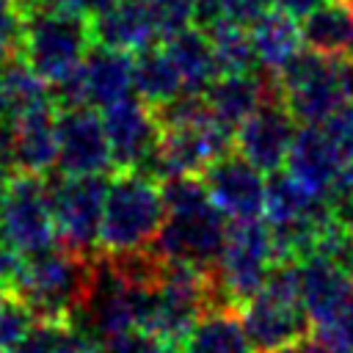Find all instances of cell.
I'll return each instance as SVG.
<instances>
[{
	"label": "cell",
	"instance_id": "cell-6",
	"mask_svg": "<svg viewBox=\"0 0 353 353\" xmlns=\"http://www.w3.org/2000/svg\"><path fill=\"white\" fill-rule=\"evenodd\" d=\"M25 17L22 58L41 80L58 83L80 69L85 52L94 44L91 19L50 8H25Z\"/></svg>",
	"mask_w": 353,
	"mask_h": 353
},
{
	"label": "cell",
	"instance_id": "cell-28",
	"mask_svg": "<svg viewBox=\"0 0 353 353\" xmlns=\"http://www.w3.org/2000/svg\"><path fill=\"white\" fill-rule=\"evenodd\" d=\"M25 19L28 17L19 0H0V63L22 55Z\"/></svg>",
	"mask_w": 353,
	"mask_h": 353
},
{
	"label": "cell",
	"instance_id": "cell-31",
	"mask_svg": "<svg viewBox=\"0 0 353 353\" xmlns=\"http://www.w3.org/2000/svg\"><path fill=\"white\" fill-rule=\"evenodd\" d=\"M323 130L328 132L339 154L345 160H353V99H347L334 116H328L323 121Z\"/></svg>",
	"mask_w": 353,
	"mask_h": 353
},
{
	"label": "cell",
	"instance_id": "cell-23",
	"mask_svg": "<svg viewBox=\"0 0 353 353\" xmlns=\"http://www.w3.org/2000/svg\"><path fill=\"white\" fill-rule=\"evenodd\" d=\"M251 41L259 58V66L268 72H279L301 47V25L295 22V17L270 8L268 14H262L251 28Z\"/></svg>",
	"mask_w": 353,
	"mask_h": 353
},
{
	"label": "cell",
	"instance_id": "cell-3",
	"mask_svg": "<svg viewBox=\"0 0 353 353\" xmlns=\"http://www.w3.org/2000/svg\"><path fill=\"white\" fill-rule=\"evenodd\" d=\"M165 223L160 179L146 171H116L108 182L99 251L130 254L149 248Z\"/></svg>",
	"mask_w": 353,
	"mask_h": 353
},
{
	"label": "cell",
	"instance_id": "cell-19",
	"mask_svg": "<svg viewBox=\"0 0 353 353\" xmlns=\"http://www.w3.org/2000/svg\"><path fill=\"white\" fill-rule=\"evenodd\" d=\"M85 105L88 108H110L132 91V55L121 50H110L102 44H91L80 63Z\"/></svg>",
	"mask_w": 353,
	"mask_h": 353
},
{
	"label": "cell",
	"instance_id": "cell-8",
	"mask_svg": "<svg viewBox=\"0 0 353 353\" xmlns=\"http://www.w3.org/2000/svg\"><path fill=\"white\" fill-rule=\"evenodd\" d=\"M0 237L17 245L25 256L58 243L44 176L17 174L0 188Z\"/></svg>",
	"mask_w": 353,
	"mask_h": 353
},
{
	"label": "cell",
	"instance_id": "cell-12",
	"mask_svg": "<svg viewBox=\"0 0 353 353\" xmlns=\"http://www.w3.org/2000/svg\"><path fill=\"white\" fill-rule=\"evenodd\" d=\"M265 171L245 160L237 149L226 152L201 171L210 199L232 221L259 218L265 212Z\"/></svg>",
	"mask_w": 353,
	"mask_h": 353
},
{
	"label": "cell",
	"instance_id": "cell-21",
	"mask_svg": "<svg viewBox=\"0 0 353 353\" xmlns=\"http://www.w3.org/2000/svg\"><path fill=\"white\" fill-rule=\"evenodd\" d=\"M165 52L168 58L174 61L179 77H182V88L185 91H193V94H204L210 88V83L221 74L218 72V61H215V50H212V41L210 36L190 25V28H182L176 33H171L165 39Z\"/></svg>",
	"mask_w": 353,
	"mask_h": 353
},
{
	"label": "cell",
	"instance_id": "cell-17",
	"mask_svg": "<svg viewBox=\"0 0 353 353\" xmlns=\"http://www.w3.org/2000/svg\"><path fill=\"white\" fill-rule=\"evenodd\" d=\"M91 36L94 44L132 55L157 44L160 30L146 0H116L110 8L91 19Z\"/></svg>",
	"mask_w": 353,
	"mask_h": 353
},
{
	"label": "cell",
	"instance_id": "cell-5",
	"mask_svg": "<svg viewBox=\"0 0 353 353\" xmlns=\"http://www.w3.org/2000/svg\"><path fill=\"white\" fill-rule=\"evenodd\" d=\"M50 207L58 229V243L69 251L97 256L102 212L108 196V174H61L58 168L44 176Z\"/></svg>",
	"mask_w": 353,
	"mask_h": 353
},
{
	"label": "cell",
	"instance_id": "cell-38",
	"mask_svg": "<svg viewBox=\"0 0 353 353\" xmlns=\"http://www.w3.org/2000/svg\"><path fill=\"white\" fill-rule=\"evenodd\" d=\"M342 268L347 270V276L353 279V245H350V251H347V256H345V262H342Z\"/></svg>",
	"mask_w": 353,
	"mask_h": 353
},
{
	"label": "cell",
	"instance_id": "cell-24",
	"mask_svg": "<svg viewBox=\"0 0 353 353\" xmlns=\"http://www.w3.org/2000/svg\"><path fill=\"white\" fill-rule=\"evenodd\" d=\"M182 77L168 58L165 47L152 44L146 50L132 52V94H138L152 108L182 94Z\"/></svg>",
	"mask_w": 353,
	"mask_h": 353
},
{
	"label": "cell",
	"instance_id": "cell-1",
	"mask_svg": "<svg viewBox=\"0 0 353 353\" xmlns=\"http://www.w3.org/2000/svg\"><path fill=\"white\" fill-rule=\"evenodd\" d=\"M165 223L152 243L163 259L212 268L229 237V221L210 199L201 174H174L160 179Z\"/></svg>",
	"mask_w": 353,
	"mask_h": 353
},
{
	"label": "cell",
	"instance_id": "cell-36",
	"mask_svg": "<svg viewBox=\"0 0 353 353\" xmlns=\"http://www.w3.org/2000/svg\"><path fill=\"white\" fill-rule=\"evenodd\" d=\"M8 116V102H6V85H3V72H0V119Z\"/></svg>",
	"mask_w": 353,
	"mask_h": 353
},
{
	"label": "cell",
	"instance_id": "cell-32",
	"mask_svg": "<svg viewBox=\"0 0 353 353\" xmlns=\"http://www.w3.org/2000/svg\"><path fill=\"white\" fill-rule=\"evenodd\" d=\"M113 3L116 0H33L28 8H50V11H63V14H77V17L94 19Z\"/></svg>",
	"mask_w": 353,
	"mask_h": 353
},
{
	"label": "cell",
	"instance_id": "cell-35",
	"mask_svg": "<svg viewBox=\"0 0 353 353\" xmlns=\"http://www.w3.org/2000/svg\"><path fill=\"white\" fill-rule=\"evenodd\" d=\"M323 3H328V0H273V8H279V11H284V14L295 17V19H303L306 14L320 8Z\"/></svg>",
	"mask_w": 353,
	"mask_h": 353
},
{
	"label": "cell",
	"instance_id": "cell-25",
	"mask_svg": "<svg viewBox=\"0 0 353 353\" xmlns=\"http://www.w3.org/2000/svg\"><path fill=\"white\" fill-rule=\"evenodd\" d=\"M212 41L215 50V61H218V72L221 74H243V72H256L259 58L251 41V30L248 25L234 22L232 17H223L221 22H215L210 30H204Z\"/></svg>",
	"mask_w": 353,
	"mask_h": 353
},
{
	"label": "cell",
	"instance_id": "cell-37",
	"mask_svg": "<svg viewBox=\"0 0 353 353\" xmlns=\"http://www.w3.org/2000/svg\"><path fill=\"white\" fill-rule=\"evenodd\" d=\"M345 80H347V97L353 99V63H345Z\"/></svg>",
	"mask_w": 353,
	"mask_h": 353
},
{
	"label": "cell",
	"instance_id": "cell-39",
	"mask_svg": "<svg viewBox=\"0 0 353 353\" xmlns=\"http://www.w3.org/2000/svg\"><path fill=\"white\" fill-rule=\"evenodd\" d=\"M6 295H8V290H6V284H3V281H0V301H3V298H6Z\"/></svg>",
	"mask_w": 353,
	"mask_h": 353
},
{
	"label": "cell",
	"instance_id": "cell-2",
	"mask_svg": "<svg viewBox=\"0 0 353 353\" xmlns=\"http://www.w3.org/2000/svg\"><path fill=\"white\" fill-rule=\"evenodd\" d=\"M97 256L55 243L28 256L22 276L8 292L17 295L36 320H74L91 295Z\"/></svg>",
	"mask_w": 353,
	"mask_h": 353
},
{
	"label": "cell",
	"instance_id": "cell-13",
	"mask_svg": "<svg viewBox=\"0 0 353 353\" xmlns=\"http://www.w3.org/2000/svg\"><path fill=\"white\" fill-rule=\"evenodd\" d=\"M61 174H108L113 168L102 116L94 108L58 110V165Z\"/></svg>",
	"mask_w": 353,
	"mask_h": 353
},
{
	"label": "cell",
	"instance_id": "cell-40",
	"mask_svg": "<svg viewBox=\"0 0 353 353\" xmlns=\"http://www.w3.org/2000/svg\"><path fill=\"white\" fill-rule=\"evenodd\" d=\"M19 3H22V8H28V6L33 3V0H19Z\"/></svg>",
	"mask_w": 353,
	"mask_h": 353
},
{
	"label": "cell",
	"instance_id": "cell-33",
	"mask_svg": "<svg viewBox=\"0 0 353 353\" xmlns=\"http://www.w3.org/2000/svg\"><path fill=\"white\" fill-rule=\"evenodd\" d=\"M17 174H19V163L14 149V124L11 119L8 121L0 119V188H6Z\"/></svg>",
	"mask_w": 353,
	"mask_h": 353
},
{
	"label": "cell",
	"instance_id": "cell-26",
	"mask_svg": "<svg viewBox=\"0 0 353 353\" xmlns=\"http://www.w3.org/2000/svg\"><path fill=\"white\" fill-rule=\"evenodd\" d=\"M0 72H3V85H6L8 119H17V116L36 110V108H44V105H52L50 83L41 80L22 55L0 63Z\"/></svg>",
	"mask_w": 353,
	"mask_h": 353
},
{
	"label": "cell",
	"instance_id": "cell-27",
	"mask_svg": "<svg viewBox=\"0 0 353 353\" xmlns=\"http://www.w3.org/2000/svg\"><path fill=\"white\" fill-rule=\"evenodd\" d=\"M33 323H36L33 312L17 295L8 292L0 301V353L14 350L25 339V334L30 331Z\"/></svg>",
	"mask_w": 353,
	"mask_h": 353
},
{
	"label": "cell",
	"instance_id": "cell-41",
	"mask_svg": "<svg viewBox=\"0 0 353 353\" xmlns=\"http://www.w3.org/2000/svg\"><path fill=\"white\" fill-rule=\"evenodd\" d=\"M8 353H19V347H14V350H8Z\"/></svg>",
	"mask_w": 353,
	"mask_h": 353
},
{
	"label": "cell",
	"instance_id": "cell-20",
	"mask_svg": "<svg viewBox=\"0 0 353 353\" xmlns=\"http://www.w3.org/2000/svg\"><path fill=\"white\" fill-rule=\"evenodd\" d=\"M303 47L339 61L353 63V3L328 0L301 19Z\"/></svg>",
	"mask_w": 353,
	"mask_h": 353
},
{
	"label": "cell",
	"instance_id": "cell-11",
	"mask_svg": "<svg viewBox=\"0 0 353 353\" xmlns=\"http://www.w3.org/2000/svg\"><path fill=\"white\" fill-rule=\"evenodd\" d=\"M295 132L298 121L279 88L234 130V149L259 171L273 174L284 165Z\"/></svg>",
	"mask_w": 353,
	"mask_h": 353
},
{
	"label": "cell",
	"instance_id": "cell-4",
	"mask_svg": "<svg viewBox=\"0 0 353 353\" xmlns=\"http://www.w3.org/2000/svg\"><path fill=\"white\" fill-rule=\"evenodd\" d=\"M276 259V243L265 221H234L229 226L223 251L212 265L215 309L240 312L256 292H262Z\"/></svg>",
	"mask_w": 353,
	"mask_h": 353
},
{
	"label": "cell",
	"instance_id": "cell-34",
	"mask_svg": "<svg viewBox=\"0 0 353 353\" xmlns=\"http://www.w3.org/2000/svg\"><path fill=\"white\" fill-rule=\"evenodd\" d=\"M226 17H232L240 25H254L262 14H268L273 8V0H221Z\"/></svg>",
	"mask_w": 353,
	"mask_h": 353
},
{
	"label": "cell",
	"instance_id": "cell-9",
	"mask_svg": "<svg viewBox=\"0 0 353 353\" xmlns=\"http://www.w3.org/2000/svg\"><path fill=\"white\" fill-rule=\"evenodd\" d=\"M110 157L116 171H146L152 157L157 154L163 127L157 121V113L149 102H143L138 94H130L119 99L116 105L105 108L102 113Z\"/></svg>",
	"mask_w": 353,
	"mask_h": 353
},
{
	"label": "cell",
	"instance_id": "cell-22",
	"mask_svg": "<svg viewBox=\"0 0 353 353\" xmlns=\"http://www.w3.org/2000/svg\"><path fill=\"white\" fill-rule=\"evenodd\" d=\"M240 312L212 309L196 320L188 336L179 342V353H251Z\"/></svg>",
	"mask_w": 353,
	"mask_h": 353
},
{
	"label": "cell",
	"instance_id": "cell-42",
	"mask_svg": "<svg viewBox=\"0 0 353 353\" xmlns=\"http://www.w3.org/2000/svg\"><path fill=\"white\" fill-rule=\"evenodd\" d=\"M350 3H353V0H350Z\"/></svg>",
	"mask_w": 353,
	"mask_h": 353
},
{
	"label": "cell",
	"instance_id": "cell-16",
	"mask_svg": "<svg viewBox=\"0 0 353 353\" xmlns=\"http://www.w3.org/2000/svg\"><path fill=\"white\" fill-rule=\"evenodd\" d=\"M273 91H279L276 74L268 69H256L243 74H218L204 91V99L218 121L237 130Z\"/></svg>",
	"mask_w": 353,
	"mask_h": 353
},
{
	"label": "cell",
	"instance_id": "cell-7",
	"mask_svg": "<svg viewBox=\"0 0 353 353\" xmlns=\"http://www.w3.org/2000/svg\"><path fill=\"white\" fill-rule=\"evenodd\" d=\"M273 74L298 124H323L350 99L345 63L331 61L309 47H301Z\"/></svg>",
	"mask_w": 353,
	"mask_h": 353
},
{
	"label": "cell",
	"instance_id": "cell-14",
	"mask_svg": "<svg viewBox=\"0 0 353 353\" xmlns=\"http://www.w3.org/2000/svg\"><path fill=\"white\" fill-rule=\"evenodd\" d=\"M298 287H301V303L312 320V325L328 328L345 309L350 292H353V279L347 270L320 254L298 259Z\"/></svg>",
	"mask_w": 353,
	"mask_h": 353
},
{
	"label": "cell",
	"instance_id": "cell-10",
	"mask_svg": "<svg viewBox=\"0 0 353 353\" xmlns=\"http://www.w3.org/2000/svg\"><path fill=\"white\" fill-rule=\"evenodd\" d=\"M240 320L251 347L259 353H279L314 334L301 298L270 287H262V292L240 309Z\"/></svg>",
	"mask_w": 353,
	"mask_h": 353
},
{
	"label": "cell",
	"instance_id": "cell-15",
	"mask_svg": "<svg viewBox=\"0 0 353 353\" xmlns=\"http://www.w3.org/2000/svg\"><path fill=\"white\" fill-rule=\"evenodd\" d=\"M345 163L347 160L339 154L323 124H301L284 160L287 174L312 193H328Z\"/></svg>",
	"mask_w": 353,
	"mask_h": 353
},
{
	"label": "cell",
	"instance_id": "cell-18",
	"mask_svg": "<svg viewBox=\"0 0 353 353\" xmlns=\"http://www.w3.org/2000/svg\"><path fill=\"white\" fill-rule=\"evenodd\" d=\"M11 124L19 174L47 176L58 165V110L44 105L11 119Z\"/></svg>",
	"mask_w": 353,
	"mask_h": 353
},
{
	"label": "cell",
	"instance_id": "cell-30",
	"mask_svg": "<svg viewBox=\"0 0 353 353\" xmlns=\"http://www.w3.org/2000/svg\"><path fill=\"white\" fill-rule=\"evenodd\" d=\"M152 8V17L157 22L160 39H168L171 33L193 25V8L196 0H146Z\"/></svg>",
	"mask_w": 353,
	"mask_h": 353
},
{
	"label": "cell",
	"instance_id": "cell-29",
	"mask_svg": "<svg viewBox=\"0 0 353 353\" xmlns=\"http://www.w3.org/2000/svg\"><path fill=\"white\" fill-rule=\"evenodd\" d=\"M108 353H179L174 342H168L160 334H152L146 328H127L110 339L102 342Z\"/></svg>",
	"mask_w": 353,
	"mask_h": 353
}]
</instances>
